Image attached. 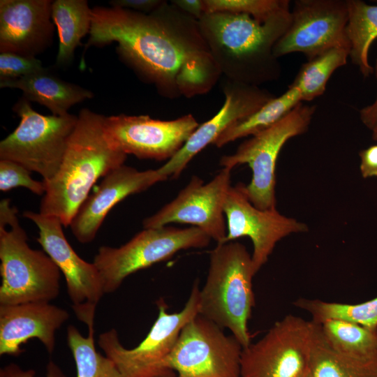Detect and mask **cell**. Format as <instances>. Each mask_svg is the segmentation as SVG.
<instances>
[{"instance_id": "cell-30", "label": "cell", "mask_w": 377, "mask_h": 377, "mask_svg": "<svg viewBox=\"0 0 377 377\" xmlns=\"http://www.w3.org/2000/svg\"><path fill=\"white\" fill-rule=\"evenodd\" d=\"M203 3L205 13L246 14L261 20L290 8L287 0H203Z\"/></svg>"}, {"instance_id": "cell-12", "label": "cell", "mask_w": 377, "mask_h": 377, "mask_svg": "<svg viewBox=\"0 0 377 377\" xmlns=\"http://www.w3.org/2000/svg\"><path fill=\"white\" fill-rule=\"evenodd\" d=\"M23 216L38 226L37 242L64 274L77 318L88 329L94 328L96 306L105 294L96 266L81 258L74 251L58 218L31 211L24 212Z\"/></svg>"}, {"instance_id": "cell-8", "label": "cell", "mask_w": 377, "mask_h": 377, "mask_svg": "<svg viewBox=\"0 0 377 377\" xmlns=\"http://www.w3.org/2000/svg\"><path fill=\"white\" fill-rule=\"evenodd\" d=\"M211 239L194 226L144 228L120 247L101 246L93 263L101 274L105 293H111L129 275L166 260L179 251L206 247Z\"/></svg>"}, {"instance_id": "cell-24", "label": "cell", "mask_w": 377, "mask_h": 377, "mask_svg": "<svg viewBox=\"0 0 377 377\" xmlns=\"http://www.w3.org/2000/svg\"><path fill=\"white\" fill-rule=\"evenodd\" d=\"M302 103L300 89L289 86L278 97H273L257 111L227 128L212 145L221 147L239 138L251 136L274 124Z\"/></svg>"}, {"instance_id": "cell-18", "label": "cell", "mask_w": 377, "mask_h": 377, "mask_svg": "<svg viewBox=\"0 0 377 377\" xmlns=\"http://www.w3.org/2000/svg\"><path fill=\"white\" fill-rule=\"evenodd\" d=\"M168 179L158 170L137 169L121 165L103 177L73 219L70 227L78 242H92L108 213L130 195L144 191L154 184Z\"/></svg>"}, {"instance_id": "cell-36", "label": "cell", "mask_w": 377, "mask_h": 377, "mask_svg": "<svg viewBox=\"0 0 377 377\" xmlns=\"http://www.w3.org/2000/svg\"><path fill=\"white\" fill-rule=\"evenodd\" d=\"M170 2L197 20L205 14L203 0H172Z\"/></svg>"}, {"instance_id": "cell-22", "label": "cell", "mask_w": 377, "mask_h": 377, "mask_svg": "<svg viewBox=\"0 0 377 377\" xmlns=\"http://www.w3.org/2000/svg\"><path fill=\"white\" fill-rule=\"evenodd\" d=\"M52 19L59 38L56 64L64 66L71 62L81 39L90 31L92 9L86 0H55L52 3Z\"/></svg>"}, {"instance_id": "cell-9", "label": "cell", "mask_w": 377, "mask_h": 377, "mask_svg": "<svg viewBox=\"0 0 377 377\" xmlns=\"http://www.w3.org/2000/svg\"><path fill=\"white\" fill-rule=\"evenodd\" d=\"M315 110V106L300 103L281 120L243 142L234 154L221 158L223 168L249 165L252 178L244 189L256 207L276 208L275 171L279 153L289 139L306 131Z\"/></svg>"}, {"instance_id": "cell-2", "label": "cell", "mask_w": 377, "mask_h": 377, "mask_svg": "<svg viewBox=\"0 0 377 377\" xmlns=\"http://www.w3.org/2000/svg\"><path fill=\"white\" fill-rule=\"evenodd\" d=\"M290 20L289 8L265 20L246 14L205 13L198 23L221 75L258 87L279 75V64L273 49Z\"/></svg>"}, {"instance_id": "cell-10", "label": "cell", "mask_w": 377, "mask_h": 377, "mask_svg": "<svg viewBox=\"0 0 377 377\" xmlns=\"http://www.w3.org/2000/svg\"><path fill=\"white\" fill-rule=\"evenodd\" d=\"M242 349L234 336L198 314L182 328L163 368L176 377H241Z\"/></svg>"}, {"instance_id": "cell-15", "label": "cell", "mask_w": 377, "mask_h": 377, "mask_svg": "<svg viewBox=\"0 0 377 377\" xmlns=\"http://www.w3.org/2000/svg\"><path fill=\"white\" fill-rule=\"evenodd\" d=\"M199 126L188 114L173 120L124 114L105 117L104 129L112 145L140 159L170 160Z\"/></svg>"}, {"instance_id": "cell-13", "label": "cell", "mask_w": 377, "mask_h": 377, "mask_svg": "<svg viewBox=\"0 0 377 377\" xmlns=\"http://www.w3.org/2000/svg\"><path fill=\"white\" fill-rule=\"evenodd\" d=\"M290 13V25L273 49L276 58L301 52L309 60L334 47L350 48L346 1L298 0Z\"/></svg>"}, {"instance_id": "cell-35", "label": "cell", "mask_w": 377, "mask_h": 377, "mask_svg": "<svg viewBox=\"0 0 377 377\" xmlns=\"http://www.w3.org/2000/svg\"><path fill=\"white\" fill-rule=\"evenodd\" d=\"M360 170L364 178L377 177V144L371 145L360 153Z\"/></svg>"}, {"instance_id": "cell-19", "label": "cell", "mask_w": 377, "mask_h": 377, "mask_svg": "<svg viewBox=\"0 0 377 377\" xmlns=\"http://www.w3.org/2000/svg\"><path fill=\"white\" fill-rule=\"evenodd\" d=\"M68 318L66 310L47 302L0 305V355H20L21 346L31 339L52 353L56 332Z\"/></svg>"}, {"instance_id": "cell-20", "label": "cell", "mask_w": 377, "mask_h": 377, "mask_svg": "<svg viewBox=\"0 0 377 377\" xmlns=\"http://www.w3.org/2000/svg\"><path fill=\"white\" fill-rule=\"evenodd\" d=\"M52 1L1 0L0 51L36 57L49 46Z\"/></svg>"}, {"instance_id": "cell-6", "label": "cell", "mask_w": 377, "mask_h": 377, "mask_svg": "<svg viewBox=\"0 0 377 377\" xmlns=\"http://www.w3.org/2000/svg\"><path fill=\"white\" fill-rule=\"evenodd\" d=\"M199 281L196 280L188 300L179 312L168 313L163 299L156 302L158 313L146 337L135 348H125L117 332L111 329L100 334L98 345L116 364L122 377H176L163 368L182 328L199 314Z\"/></svg>"}, {"instance_id": "cell-31", "label": "cell", "mask_w": 377, "mask_h": 377, "mask_svg": "<svg viewBox=\"0 0 377 377\" xmlns=\"http://www.w3.org/2000/svg\"><path fill=\"white\" fill-rule=\"evenodd\" d=\"M19 186L24 187L32 193L42 195L45 193L43 181H37L31 177V171L22 165L10 160L0 159V190L7 191Z\"/></svg>"}, {"instance_id": "cell-17", "label": "cell", "mask_w": 377, "mask_h": 377, "mask_svg": "<svg viewBox=\"0 0 377 377\" xmlns=\"http://www.w3.org/2000/svg\"><path fill=\"white\" fill-rule=\"evenodd\" d=\"M225 100L219 111L210 119L199 124L180 150L158 168L167 179H177L199 152L230 126L249 117L274 96L257 86L225 78L222 85Z\"/></svg>"}, {"instance_id": "cell-29", "label": "cell", "mask_w": 377, "mask_h": 377, "mask_svg": "<svg viewBox=\"0 0 377 377\" xmlns=\"http://www.w3.org/2000/svg\"><path fill=\"white\" fill-rule=\"evenodd\" d=\"M94 328L84 337L73 325L67 328V341L73 354L77 377H122L114 362L95 347Z\"/></svg>"}, {"instance_id": "cell-3", "label": "cell", "mask_w": 377, "mask_h": 377, "mask_svg": "<svg viewBox=\"0 0 377 377\" xmlns=\"http://www.w3.org/2000/svg\"><path fill=\"white\" fill-rule=\"evenodd\" d=\"M105 116L82 109L54 175L44 181L40 213L58 218L70 226L78 209L100 177L124 164L127 154L109 140L104 129Z\"/></svg>"}, {"instance_id": "cell-38", "label": "cell", "mask_w": 377, "mask_h": 377, "mask_svg": "<svg viewBox=\"0 0 377 377\" xmlns=\"http://www.w3.org/2000/svg\"><path fill=\"white\" fill-rule=\"evenodd\" d=\"M371 131H372V138L374 140L377 142V124Z\"/></svg>"}, {"instance_id": "cell-28", "label": "cell", "mask_w": 377, "mask_h": 377, "mask_svg": "<svg viewBox=\"0 0 377 377\" xmlns=\"http://www.w3.org/2000/svg\"><path fill=\"white\" fill-rule=\"evenodd\" d=\"M293 304L307 311L311 316V321L318 324L329 319H339L377 330V297L358 304L300 298Z\"/></svg>"}, {"instance_id": "cell-34", "label": "cell", "mask_w": 377, "mask_h": 377, "mask_svg": "<svg viewBox=\"0 0 377 377\" xmlns=\"http://www.w3.org/2000/svg\"><path fill=\"white\" fill-rule=\"evenodd\" d=\"M163 2L162 0H112L109 4L111 7L149 13L156 10Z\"/></svg>"}, {"instance_id": "cell-16", "label": "cell", "mask_w": 377, "mask_h": 377, "mask_svg": "<svg viewBox=\"0 0 377 377\" xmlns=\"http://www.w3.org/2000/svg\"><path fill=\"white\" fill-rule=\"evenodd\" d=\"M245 185L230 186L223 211L226 217L224 242L248 237L253 243L252 262L256 273L266 263L276 243L286 236L308 231V226L280 214L276 208L260 209L249 200Z\"/></svg>"}, {"instance_id": "cell-37", "label": "cell", "mask_w": 377, "mask_h": 377, "mask_svg": "<svg viewBox=\"0 0 377 377\" xmlns=\"http://www.w3.org/2000/svg\"><path fill=\"white\" fill-rule=\"evenodd\" d=\"M376 75L377 78V61ZM360 116L362 122L367 128L372 130L375 127L377 124V95L373 103L360 110Z\"/></svg>"}, {"instance_id": "cell-5", "label": "cell", "mask_w": 377, "mask_h": 377, "mask_svg": "<svg viewBox=\"0 0 377 377\" xmlns=\"http://www.w3.org/2000/svg\"><path fill=\"white\" fill-rule=\"evenodd\" d=\"M10 200L0 202V305L47 302L60 291L61 272L50 257L29 247Z\"/></svg>"}, {"instance_id": "cell-7", "label": "cell", "mask_w": 377, "mask_h": 377, "mask_svg": "<svg viewBox=\"0 0 377 377\" xmlns=\"http://www.w3.org/2000/svg\"><path fill=\"white\" fill-rule=\"evenodd\" d=\"M20 117L17 127L0 142V159L17 162L46 181L52 178L62 162L77 116L44 115L30 101L20 98L13 107Z\"/></svg>"}, {"instance_id": "cell-23", "label": "cell", "mask_w": 377, "mask_h": 377, "mask_svg": "<svg viewBox=\"0 0 377 377\" xmlns=\"http://www.w3.org/2000/svg\"><path fill=\"white\" fill-rule=\"evenodd\" d=\"M313 323L309 362L311 377H377V360H359L340 354L326 341L320 324Z\"/></svg>"}, {"instance_id": "cell-4", "label": "cell", "mask_w": 377, "mask_h": 377, "mask_svg": "<svg viewBox=\"0 0 377 377\" xmlns=\"http://www.w3.org/2000/svg\"><path fill=\"white\" fill-rule=\"evenodd\" d=\"M256 274L251 255L237 242L217 244L210 252L206 282L199 294V315L228 329L244 348L249 346L248 322L255 298Z\"/></svg>"}, {"instance_id": "cell-33", "label": "cell", "mask_w": 377, "mask_h": 377, "mask_svg": "<svg viewBox=\"0 0 377 377\" xmlns=\"http://www.w3.org/2000/svg\"><path fill=\"white\" fill-rule=\"evenodd\" d=\"M0 377H35L32 369L24 370L19 365L10 363L0 369ZM45 377H66L60 367L50 361L46 368Z\"/></svg>"}, {"instance_id": "cell-32", "label": "cell", "mask_w": 377, "mask_h": 377, "mask_svg": "<svg viewBox=\"0 0 377 377\" xmlns=\"http://www.w3.org/2000/svg\"><path fill=\"white\" fill-rule=\"evenodd\" d=\"M43 69L36 57L9 52L0 54V81L21 78Z\"/></svg>"}, {"instance_id": "cell-1", "label": "cell", "mask_w": 377, "mask_h": 377, "mask_svg": "<svg viewBox=\"0 0 377 377\" xmlns=\"http://www.w3.org/2000/svg\"><path fill=\"white\" fill-rule=\"evenodd\" d=\"M117 42V52L162 96L191 98L209 92L221 73L202 34L198 20L166 1L149 13L114 7L92 8V45Z\"/></svg>"}, {"instance_id": "cell-14", "label": "cell", "mask_w": 377, "mask_h": 377, "mask_svg": "<svg viewBox=\"0 0 377 377\" xmlns=\"http://www.w3.org/2000/svg\"><path fill=\"white\" fill-rule=\"evenodd\" d=\"M231 170L222 168L206 184L193 176L174 200L143 221L144 228H160L172 223L190 224L202 230L217 244L223 243L226 237L223 205L231 186Z\"/></svg>"}, {"instance_id": "cell-26", "label": "cell", "mask_w": 377, "mask_h": 377, "mask_svg": "<svg viewBox=\"0 0 377 377\" xmlns=\"http://www.w3.org/2000/svg\"><path fill=\"white\" fill-rule=\"evenodd\" d=\"M321 332L330 346L350 358L377 360V330L339 319L320 323Z\"/></svg>"}, {"instance_id": "cell-25", "label": "cell", "mask_w": 377, "mask_h": 377, "mask_svg": "<svg viewBox=\"0 0 377 377\" xmlns=\"http://www.w3.org/2000/svg\"><path fill=\"white\" fill-rule=\"evenodd\" d=\"M348 21L346 34L350 42V54L353 63L364 77L374 71L369 62V52L377 38V6L360 0H347Z\"/></svg>"}, {"instance_id": "cell-21", "label": "cell", "mask_w": 377, "mask_h": 377, "mask_svg": "<svg viewBox=\"0 0 377 377\" xmlns=\"http://www.w3.org/2000/svg\"><path fill=\"white\" fill-rule=\"evenodd\" d=\"M0 87L22 90L25 98L45 106L56 116L67 114L71 107L94 96L92 91L64 81L46 68L21 78L0 81Z\"/></svg>"}, {"instance_id": "cell-11", "label": "cell", "mask_w": 377, "mask_h": 377, "mask_svg": "<svg viewBox=\"0 0 377 377\" xmlns=\"http://www.w3.org/2000/svg\"><path fill=\"white\" fill-rule=\"evenodd\" d=\"M313 323L288 315L242 349L241 377H302L309 371Z\"/></svg>"}, {"instance_id": "cell-27", "label": "cell", "mask_w": 377, "mask_h": 377, "mask_svg": "<svg viewBox=\"0 0 377 377\" xmlns=\"http://www.w3.org/2000/svg\"><path fill=\"white\" fill-rule=\"evenodd\" d=\"M349 54V48L334 47L308 60L290 86L300 89L302 101L313 100L324 93L330 76L346 64Z\"/></svg>"}, {"instance_id": "cell-39", "label": "cell", "mask_w": 377, "mask_h": 377, "mask_svg": "<svg viewBox=\"0 0 377 377\" xmlns=\"http://www.w3.org/2000/svg\"><path fill=\"white\" fill-rule=\"evenodd\" d=\"M302 377H311L309 371H308Z\"/></svg>"}]
</instances>
